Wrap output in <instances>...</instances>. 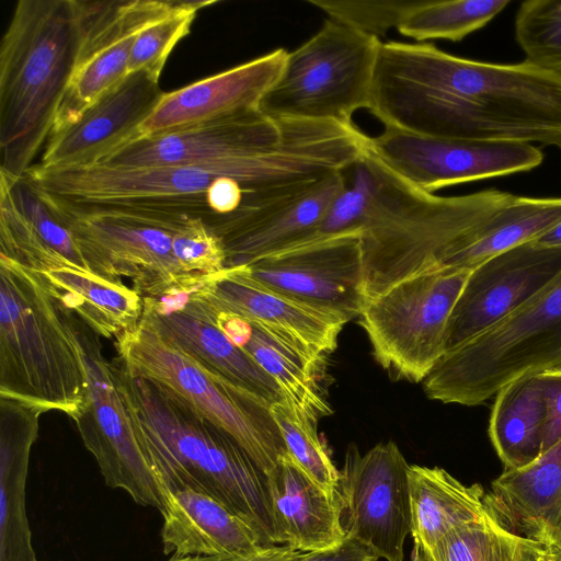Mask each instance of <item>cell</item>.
Wrapping results in <instances>:
<instances>
[{"mask_svg": "<svg viewBox=\"0 0 561 561\" xmlns=\"http://www.w3.org/2000/svg\"><path fill=\"white\" fill-rule=\"evenodd\" d=\"M367 110L416 136L561 150V76L525 60L493 64L427 43L381 42Z\"/></svg>", "mask_w": 561, "mask_h": 561, "instance_id": "6da1fadb", "label": "cell"}, {"mask_svg": "<svg viewBox=\"0 0 561 561\" xmlns=\"http://www.w3.org/2000/svg\"><path fill=\"white\" fill-rule=\"evenodd\" d=\"M118 366L136 438L160 485L208 493L242 518L264 547L277 546L266 474L229 435Z\"/></svg>", "mask_w": 561, "mask_h": 561, "instance_id": "7a4b0ae2", "label": "cell"}, {"mask_svg": "<svg viewBox=\"0 0 561 561\" xmlns=\"http://www.w3.org/2000/svg\"><path fill=\"white\" fill-rule=\"evenodd\" d=\"M80 39L77 0H20L0 44V173L23 178L50 135Z\"/></svg>", "mask_w": 561, "mask_h": 561, "instance_id": "3957f363", "label": "cell"}, {"mask_svg": "<svg viewBox=\"0 0 561 561\" xmlns=\"http://www.w3.org/2000/svg\"><path fill=\"white\" fill-rule=\"evenodd\" d=\"M375 188L364 222L365 295L369 299L442 259L479 230L512 196L495 188L459 196L422 191L369 150Z\"/></svg>", "mask_w": 561, "mask_h": 561, "instance_id": "277c9868", "label": "cell"}, {"mask_svg": "<svg viewBox=\"0 0 561 561\" xmlns=\"http://www.w3.org/2000/svg\"><path fill=\"white\" fill-rule=\"evenodd\" d=\"M0 396L72 421L88 397L73 313L32 271L1 254Z\"/></svg>", "mask_w": 561, "mask_h": 561, "instance_id": "5b68a950", "label": "cell"}, {"mask_svg": "<svg viewBox=\"0 0 561 561\" xmlns=\"http://www.w3.org/2000/svg\"><path fill=\"white\" fill-rule=\"evenodd\" d=\"M33 188L92 273L113 282L128 278L141 297L161 296L195 276L173 254L174 233L192 217L176 207L149 199L71 203Z\"/></svg>", "mask_w": 561, "mask_h": 561, "instance_id": "8992f818", "label": "cell"}, {"mask_svg": "<svg viewBox=\"0 0 561 561\" xmlns=\"http://www.w3.org/2000/svg\"><path fill=\"white\" fill-rule=\"evenodd\" d=\"M116 360L229 435L267 474L287 453L271 403L207 368L145 318L114 340Z\"/></svg>", "mask_w": 561, "mask_h": 561, "instance_id": "52a82bcc", "label": "cell"}, {"mask_svg": "<svg viewBox=\"0 0 561 561\" xmlns=\"http://www.w3.org/2000/svg\"><path fill=\"white\" fill-rule=\"evenodd\" d=\"M561 368V275L524 306L447 351L422 381L428 399L476 407L512 380Z\"/></svg>", "mask_w": 561, "mask_h": 561, "instance_id": "ba28073f", "label": "cell"}, {"mask_svg": "<svg viewBox=\"0 0 561 561\" xmlns=\"http://www.w3.org/2000/svg\"><path fill=\"white\" fill-rule=\"evenodd\" d=\"M381 41L330 18L294 51L259 108L273 118L353 123L368 108Z\"/></svg>", "mask_w": 561, "mask_h": 561, "instance_id": "9c48e42d", "label": "cell"}, {"mask_svg": "<svg viewBox=\"0 0 561 561\" xmlns=\"http://www.w3.org/2000/svg\"><path fill=\"white\" fill-rule=\"evenodd\" d=\"M31 178L38 190L80 204L184 198L205 194L220 178L236 180L244 196H252L283 187L289 178V164L278 154L187 165H37Z\"/></svg>", "mask_w": 561, "mask_h": 561, "instance_id": "30bf717a", "label": "cell"}, {"mask_svg": "<svg viewBox=\"0 0 561 561\" xmlns=\"http://www.w3.org/2000/svg\"><path fill=\"white\" fill-rule=\"evenodd\" d=\"M470 272L430 270L366 300L359 324L389 375L411 382L428 375L445 353L448 321Z\"/></svg>", "mask_w": 561, "mask_h": 561, "instance_id": "8fae6325", "label": "cell"}, {"mask_svg": "<svg viewBox=\"0 0 561 561\" xmlns=\"http://www.w3.org/2000/svg\"><path fill=\"white\" fill-rule=\"evenodd\" d=\"M352 123L273 118L260 108L134 139L96 164L162 167L276 156L336 136Z\"/></svg>", "mask_w": 561, "mask_h": 561, "instance_id": "7c38bea8", "label": "cell"}, {"mask_svg": "<svg viewBox=\"0 0 561 561\" xmlns=\"http://www.w3.org/2000/svg\"><path fill=\"white\" fill-rule=\"evenodd\" d=\"M88 380L84 409L73 420L107 486L138 505L164 510V493L136 438L121 388L118 363L103 356L99 335L73 314Z\"/></svg>", "mask_w": 561, "mask_h": 561, "instance_id": "4fadbf2b", "label": "cell"}, {"mask_svg": "<svg viewBox=\"0 0 561 561\" xmlns=\"http://www.w3.org/2000/svg\"><path fill=\"white\" fill-rule=\"evenodd\" d=\"M174 2L77 0L79 46L50 135L76 124L94 102L129 75L137 35L169 12Z\"/></svg>", "mask_w": 561, "mask_h": 561, "instance_id": "5bb4252c", "label": "cell"}, {"mask_svg": "<svg viewBox=\"0 0 561 561\" xmlns=\"http://www.w3.org/2000/svg\"><path fill=\"white\" fill-rule=\"evenodd\" d=\"M409 463L394 442L379 443L360 455L351 445L339 493L346 537L386 561L404 560L411 534Z\"/></svg>", "mask_w": 561, "mask_h": 561, "instance_id": "9a60e30c", "label": "cell"}, {"mask_svg": "<svg viewBox=\"0 0 561 561\" xmlns=\"http://www.w3.org/2000/svg\"><path fill=\"white\" fill-rule=\"evenodd\" d=\"M178 289L213 310L238 314L318 359L336 348L337 337L350 321L341 312L263 284L245 265L196 276Z\"/></svg>", "mask_w": 561, "mask_h": 561, "instance_id": "2e32d148", "label": "cell"}, {"mask_svg": "<svg viewBox=\"0 0 561 561\" xmlns=\"http://www.w3.org/2000/svg\"><path fill=\"white\" fill-rule=\"evenodd\" d=\"M371 147L392 172L430 193L529 171L543 161L531 144L431 138L387 127L371 138Z\"/></svg>", "mask_w": 561, "mask_h": 561, "instance_id": "e0dca14e", "label": "cell"}, {"mask_svg": "<svg viewBox=\"0 0 561 561\" xmlns=\"http://www.w3.org/2000/svg\"><path fill=\"white\" fill-rule=\"evenodd\" d=\"M245 266L263 284L350 320L367 300L362 229L300 242Z\"/></svg>", "mask_w": 561, "mask_h": 561, "instance_id": "ac0fdd59", "label": "cell"}, {"mask_svg": "<svg viewBox=\"0 0 561 561\" xmlns=\"http://www.w3.org/2000/svg\"><path fill=\"white\" fill-rule=\"evenodd\" d=\"M561 275V247L529 241L474 267L451 311L445 352L511 316Z\"/></svg>", "mask_w": 561, "mask_h": 561, "instance_id": "d6986e66", "label": "cell"}, {"mask_svg": "<svg viewBox=\"0 0 561 561\" xmlns=\"http://www.w3.org/2000/svg\"><path fill=\"white\" fill-rule=\"evenodd\" d=\"M346 185L343 172H335L290 194L243 202L230 215L211 219L207 224L221 239L226 267L312 240Z\"/></svg>", "mask_w": 561, "mask_h": 561, "instance_id": "ffe728a7", "label": "cell"}, {"mask_svg": "<svg viewBox=\"0 0 561 561\" xmlns=\"http://www.w3.org/2000/svg\"><path fill=\"white\" fill-rule=\"evenodd\" d=\"M163 92L146 71L129 73L61 131L49 135L39 165H91L130 141L152 113Z\"/></svg>", "mask_w": 561, "mask_h": 561, "instance_id": "44dd1931", "label": "cell"}, {"mask_svg": "<svg viewBox=\"0 0 561 561\" xmlns=\"http://www.w3.org/2000/svg\"><path fill=\"white\" fill-rule=\"evenodd\" d=\"M287 55L286 49L277 48L182 89L163 93L131 140L259 108L265 93L279 78Z\"/></svg>", "mask_w": 561, "mask_h": 561, "instance_id": "7402d4cb", "label": "cell"}, {"mask_svg": "<svg viewBox=\"0 0 561 561\" xmlns=\"http://www.w3.org/2000/svg\"><path fill=\"white\" fill-rule=\"evenodd\" d=\"M142 299L141 317L194 359L271 404L284 400L275 380L181 291Z\"/></svg>", "mask_w": 561, "mask_h": 561, "instance_id": "603a6c76", "label": "cell"}, {"mask_svg": "<svg viewBox=\"0 0 561 561\" xmlns=\"http://www.w3.org/2000/svg\"><path fill=\"white\" fill-rule=\"evenodd\" d=\"M266 480L277 546L318 552L335 549L346 540L337 489L318 484L289 453Z\"/></svg>", "mask_w": 561, "mask_h": 561, "instance_id": "cb8c5ba5", "label": "cell"}, {"mask_svg": "<svg viewBox=\"0 0 561 561\" xmlns=\"http://www.w3.org/2000/svg\"><path fill=\"white\" fill-rule=\"evenodd\" d=\"M485 507L507 530L561 551V439L529 466L496 477Z\"/></svg>", "mask_w": 561, "mask_h": 561, "instance_id": "d4e9b609", "label": "cell"}, {"mask_svg": "<svg viewBox=\"0 0 561 561\" xmlns=\"http://www.w3.org/2000/svg\"><path fill=\"white\" fill-rule=\"evenodd\" d=\"M162 489L165 554L252 556L268 548L242 518L208 493L184 484Z\"/></svg>", "mask_w": 561, "mask_h": 561, "instance_id": "484cf974", "label": "cell"}, {"mask_svg": "<svg viewBox=\"0 0 561 561\" xmlns=\"http://www.w3.org/2000/svg\"><path fill=\"white\" fill-rule=\"evenodd\" d=\"M43 413L0 396V561H37L25 500L30 453Z\"/></svg>", "mask_w": 561, "mask_h": 561, "instance_id": "4316f807", "label": "cell"}, {"mask_svg": "<svg viewBox=\"0 0 561 561\" xmlns=\"http://www.w3.org/2000/svg\"><path fill=\"white\" fill-rule=\"evenodd\" d=\"M192 300L275 380L288 403L317 420L332 413L319 381L324 359L301 352L238 314L216 311L202 301Z\"/></svg>", "mask_w": 561, "mask_h": 561, "instance_id": "83f0119b", "label": "cell"}, {"mask_svg": "<svg viewBox=\"0 0 561 561\" xmlns=\"http://www.w3.org/2000/svg\"><path fill=\"white\" fill-rule=\"evenodd\" d=\"M33 273L60 306L99 336L115 339L141 319L144 299L123 282L106 279L73 263Z\"/></svg>", "mask_w": 561, "mask_h": 561, "instance_id": "f1b7e54d", "label": "cell"}, {"mask_svg": "<svg viewBox=\"0 0 561 561\" xmlns=\"http://www.w3.org/2000/svg\"><path fill=\"white\" fill-rule=\"evenodd\" d=\"M408 478L411 536L423 549L486 513V491L480 483L466 485L443 468L419 465L409 466Z\"/></svg>", "mask_w": 561, "mask_h": 561, "instance_id": "f546056e", "label": "cell"}, {"mask_svg": "<svg viewBox=\"0 0 561 561\" xmlns=\"http://www.w3.org/2000/svg\"><path fill=\"white\" fill-rule=\"evenodd\" d=\"M561 221V197L513 195L476 232L454 247L438 267L468 270L519 244L535 241Z\"/></svg>", "mask_w": 561, "mask_h": 561, "instance_id": "4dcf8cb0", "label": "cell"}, {"mask_svg": "<svg viewBox=\"0 0 561 561\" xmlns=\"http://www.w3.org/2000/svg\"><path fill=\"white\" fill-rule=\"evenodd\" d=\"M546 403L538 374L520 376L494 396L488 433L504 470L529 466L542 454Z\"/></svg>", "mask_w": 561, "mask_h": 561, "instance_id": "1f68e13d", "label": "cell"}, {"mask_svg": "<svg viewBox=\"0 0 561 561\" xmlns=\"http://www.w3.org/2000/svg\"><path fill=\"white\" fill-rule=\"evenodd\" d=\"M547 551L542 543L507 530L488 511L423 549L427 561H538Z\"/></svg>", "mask_w": 561, "mask_h": 561, "instance_id": "d6a6232c", "label": "cell"}, {"mask_svg": "<svg viewBox=\"0 0 561 561\" xmlns=\"http://www.w3.org/2000/svg\"><path fill=\"white\" fill-rule=\"evenodd\" d=\"M510 0L413 1L397 31L419 43L428 39L460 42L492 21Z\"/></svg>", "mask_w": 561, "mask_h": 561, "instance_id": "836d02e7", "label": "cell"}, {"mask_svg": "<svg viewBox=\"0 0 561 561\" xmlns=\"http://www.w3.org/2000/svg\"><path fill=\"white\" fill-rule=\"evenodd\" d=\"M271 413L289 455L297 465L321 486L328 490L337 489L341 472L332 461L327 444L318 434L319 420L285 399L273 403Z\"/></svg>", "mask_w": 561, "mask_h": 561, "instance_id": "e575fe53", "label": "cell"}, {"mask_svg": "<svg viewBox=\"0 0 561 561\" xmlns=\"http://www.w3.org/2000/svg\"><path fill=\"white\" fill-rule=\"evenodd\" d=\"M515 37L525 61L561 76V0H527L515 15Z\"/></svg>", "mask_w": 561, "mask_h": 561, "instance_id": "d590c367", "label": "cell"}, {"mask_svg": "<svg viewBox=\"0 0 561 561\" xmlns=\"http://www.w3.org/2000/svg\"><path fill=\"white\" fill-rule=\"evenodd\" d=\"M213 3L214 1H175L169 12L137 35L128 72L146 71L159 80L169 55L190 33L198 10Z\"/></svg>", "mask_w": 561, "mask_h": 561, "instance_id": "8d00e7d4", "label": "cell"}, {"mask_svg": "<svg viewBox=\"0 0 561 561\" xmlns=\"http://www.w3.org/2000/svg\"><path fill=\"white\" fill-rule=\"evenodd\" d=\"M368 153L369 151L352 167L354 170L352 184L346 185L332 203L313 239L362 229L375 188V175Z\"/></svg>", "mask_w": 561, "mask_h": 561, "instance_id": "74e56055", "label": "cell"}, {"mask_svg": "<svg viewBox=\"0 0 561 561\" xmlns=\"http://www.w3.org/2000/svg\"><path fill=\"white\" fill-rule=\"evenodd\" d=\"M173 254L188 275H209L226 267V253L218 234L199 216L187 218L173 237Z\"/></svg>", "mask_w": 561, "mask_h": 561, "instance_id": "f35d334b", "label": "cell"}, {"mask_svg": "<svg viewBox=\"0 0 561 561\" xmlns=\"http://www.w3.org/2000/svg\"><path fill=\"white\" fill-rule=\"evenodd\" d=\"M0 181L7 184L19 210L32 224L39 237L67 260L89 270L68 229L44 204L31 183L24 176L13 179L3 173H0Z\"/></svg>", "mask_w": 561, "mask_h": 561, "instance_id": "ab89813d", "label": "cell"}, {"mask_svg": "<svg viewBox=\"0 0 561 561\" xmlns=\"http://www.w3.org/2000/svg\"><path fill=\"white\" fill-rule=\"evenodd\" d=\"M336 22L359 32L383 37L399 25L410 1L397 0H308Z\"/></svg>", "mask_w": 561, "mask_h": 561, "instance_id": "60d3db41", "label": "cell"}, {"mask_svg": "<svg viewBox=\"0 0 561 561\" xmlns=\"http://www.w3.org/2000/svg\"><path fill=\"white\" fill-rule=\"evenodd\" d=\"M546 403L542 453L561 439V368L537 373Z\"/></svg>", "mask_w": 561, "mask_h": 561, "instance_id": "b9f144b4", "label": "cell"}, {"mask_svg": "<svg viewBox=\"0 0 561 561\" xmlns=\"http://www.w3.org/2000/svg\"><path fill=\"white\" fill-rule=\"evenodd\" d=\"M205 196L214 218L227 216L236 211L243 202L244 192L236 180L220 178L214 181Z\"/></svg>", "mask_w": 561, "mask_h": 561, "instance_id": "7bdbcfd3", "label": "cell"}, {"mask_svg": "<svg viewBox=\"0 0 561 561\" xmlns=\"http://www.w3.org/2000/svg\"><path fill=\"white\" fill-rule=\"evenodd\" d=\"M307 552L297 551L288 546L279 545L264 548L252 556H175L167 561H297Z\"/></svg>", "mask_w": 561, "mask_h": 561, "instance_id": "ee69618b", "label": "cell"}, {"mask_svg": "<svg viewBox=\"0 0 561 561\" xmlns=\"http://www.w3.org/2000/svg\"><path fill=\"white\" fill-rule=\"evenodd\" d=\"M378 557L365 546L346 538L337 548L327 551L307 552L297 561H378Z\"/></svg>", "mask_w": 561, "mask_h": 561, "instance_id": "f6af8a7d", "label": "cell"}, {"mask_svg": "<svg viewBox=\"0 0 561 561\" xmlns=\"http://www.w3.org/2000/svg\"><path fill=\"white\" fill-rule=\"evenodd\" d=\"M535 241L543 245L561 247V221Z\"/></svg>", "mask_w": 561, "mask_h": 561, "instance_id": "bcb514c9", "label": "cell"}, {"mask_svg": "<svg viewBox=\"0 0 561 561\" xmlns=\"http://www.w3.org/2000/svg\"><path fill=\"white\" fill-rule=\"evenodd\" d=\"M410 561H427L419 542L413 541Z\"/></svg>", "mask_w": 561, "mask_h": 561, "instance_id": "7dc6e473", "label": "cell"}, {"mask_svg": "<svg viewBox=\"0 0 561 561\" xmlns=\"http://www.w3.org/2000/svg\"><path fill=\"white\" fill-rule=\"evenodd\" d=\"M538 561H561V551H547Z\"/></svg>", "mask_w": 561, "mask_h": 561, "instance_id": "c3c4849f", "label": "cell"}]
</instances>
